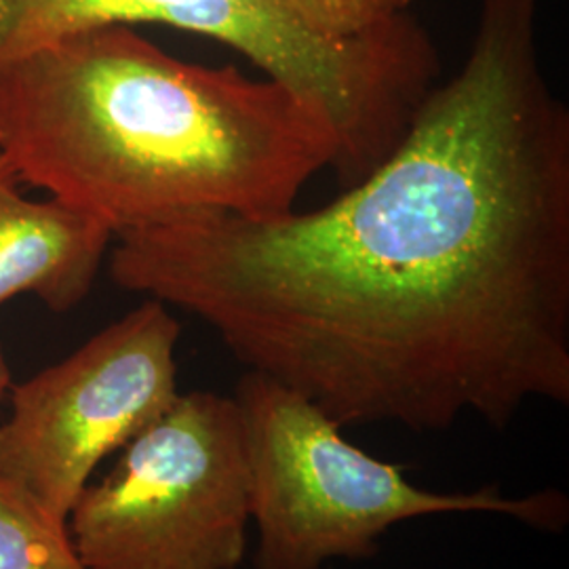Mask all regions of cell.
I'll list each match as a JSON object with an SVG mask.
<instances>
[{"instance_id": "6da1fadb", "label": "cell", "mask_w": 569, "mask_h": 569, "mask_svg": "<svg viewBox=\"0 0 569 569\" xmlns=\"http://www.w3.org/2000/svg\"><path fill=\"white\" fill-rule=\"evenodd\" d=\"M538 0H483L465 66L319 209L122 232L112 281L199 317L340 427L509 428L569 406V110Z\"/></svg>"}, {"instance_id": "7a4b0ae2", "label": "cell", "mask_w": 569, "mask_h": 569, "mask_svg": "<svg viewBox=\"0 0 569 569\" xmlns=\"http://www.w3.org/2000/svg\"><path fill=\"white\" fill-rule=\"evenodd\" d=\"M0 150L21 183L114 237L194 213L283 216L340 157L326 114L281 82L178 60L131 26L2 66Z\"/></svg>"}, {"instance_id": "3957f363", "label": "cell", "mask_w": 569, "mask_h": 569, "mask_svg": "<svg viewBox=\"0 0 569 569\" xmlns=\"http://www.w3.org/2000/svg\"><path fill=\"white\" fill-rule=\"evenodd\" d=\"M138 23L228 44L319 108L340 143L333 173L342 188L387 161L441 70L409 13L363 37L331 39L291 0H0V68L77 32Z\"/></svg>"}, {"instance_id": "277c9868", "label": "cell", "mask_w": 569, "mask_h": 569, "mask_svg": "<svg viewBox=\"0 0 569 569\" xmlns=\"http://www.w3.org/2000/svg\"><path fill=\"white\" fill-rule=\"evenodd\" d=\"M232 397L258 531L253 569L371 559L390 529L437 515H500L547 533L568 526L569 498L561 489L507 496L500 486L420 488L406 468L350 443L323 409L262 373L244 371Z\"/></svg>"}, {"instance_id": "5b68a950", "label": "cell", "mask_w": 569, "mask_h": 569, "mask_svg": "<svg viewBox=\"0 0 569 569\" xmlns=\"http://www.w3.org/2000/svg\"><path fill=\"white\" fill-rule=\"evenodd\" d=\"M68 515L87 569H239L249 472L234 397L178 395Z\"/></svg>"}, {"instance_id": "8992f818", "label": "cell", "mask_w": 569, "mask_h": 569, "mask_svg": "<svg viewBox=\"0 0 569 569\" xmlns=\"http://www.w3.org/2000/svg\"><path fill=\"white\" fill-rule=\"evenodd\" d=\"M180 321L148 298L21 382L0 422V477L61 521L96 468L178 399Z\"/></svg>"}, {"instance_id": "52a82bcc", "label": "cell", "mask_w": 569, "mask_h": 569, "mask_svg": "<svg viewBox=\"0 0 569 569\" xmlns=\"http://www.w3.org/2000/svg\"><path fill=\"white\" fill-rule=\"evenodd\" d=\"M0 150V305L32 293L53 312L89 296L112 232L58 199L32 201Z\"/></svg>"}, {"instance_id": "ba28073f", "label": "cell", "mask_w": 569, "mask_h": 569, "mask_svg": "<svg viewBox=\"0 0 569 569\" xmlns=\"http://www.w3.org/2000/svg\"><path fill=\"white\" fill-rule=\"evenodd\" d=\"M0 569H87L68 521L0 477Z\"/></svg>"}, {"instance_id": "9c48e42d", "label": "cell", "mask_w": 569, "mask_h": 569, "mask_svg": "<svg viewBox=\"0 0 569 569\" xmlns=\"http://www.w3.org/2000/svg\"><path fill=\"white\" fill-rule=\"evenodd\" d=\"M317 32L331 39H355L409 13L411 0H291Z\"/></svg>"}, {"instance_id": "30bf717a", "label": "cell", "mask_w": 569, "mask_h": 569, "mask_svg": "<svg viewBox=\"0 0 569 569\" xmlns=\"http://www.w3.org/2000/svg\"><path fill=\"white\" fill-rule=\"evenodd\" d=\"M9 385H11V373H9V366H7V359H4V352L0 346V399L7 392Z\"/></svg>"}]
</instances>
